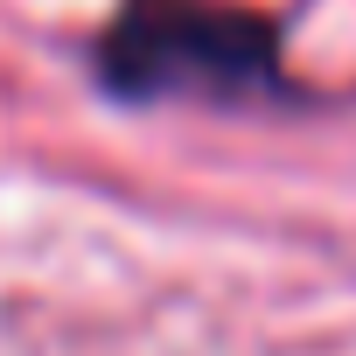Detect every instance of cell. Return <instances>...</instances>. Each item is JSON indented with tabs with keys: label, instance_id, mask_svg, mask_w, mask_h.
<instances>
[{
	"label": "cell",
	"instance_id": "cell-1",
	"mask_svg": "<svg viewBox=\"0 0 356 356\" xmlns=\"http://www.w3.org/2000/svg\"><path fill=\"white\" fill-rule=\"evenodd\" d=\"M98 84L126 105H266L280 98V35L231 0H126L98 42Z\"/></svg>",
	"mask_w": 356,
	"mask_h": 356
}]
</instances>
